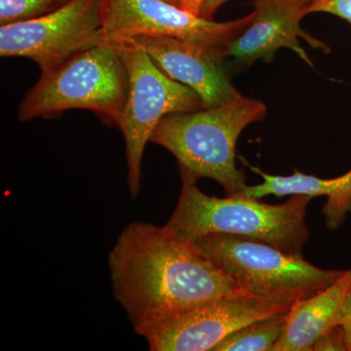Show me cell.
I'll return each mask as SVG.
<instances>
[{
    "instance_id": "cell-1",
    "label": "cell",
    "mask_w": 351,
    "mask_h": 351,
    "mask_svg": "<svg viewBox=\"0 0 351 351\" xmlns=\"http://www.w3.org/2000/svg\"><path fill=\"white\" fill-rule=\"evenodd\" d=\"M112 295L135 332L193 307L250 294L193 240L166 226L128 223L108 255Z\"/></svg>"
},
{
    "instance_id": "cell-2",
    "label": "cell",
    "mask_w": 351,
    "mask_h": 351,
    "mask_svg": "<svg viewBox=\"0 0 351 351\" xmlns=\"http://www.w3.org/2000/svg\"><path fill=\"white\" fill-rule=\"evenodd\" d=\"M267 113L263 101L242 96L237 100L196 112L173 113L159 122L151 142L177 159L182 182L203 178L219 182L226 195H239L246 176L235 164L240 134Z\"/></svg>"
},
{
    "instance_id": "cell-3",
    "label": "cell",
    "mask_w": 351,
    "mask_h": 351,
    "mask_svg": "<svg viewBox=\"0 0 351 351\" xmlns=\"http://www.w3.org/2000/svg\"><path fill=\"white\" fill-rule=\"evenodd\" d=\"M311 199L295 195L282 204L271 205L242 193L223 198L208 195L195 182H182L177 206L165 226L191 240L223 233L302 255L311 237L306 216Z\"/></svg>"
},
{
    "instance_id": "cell-4",
    "label": "cell",
    "mask_w": 351,
    "mask_h": 351,
    "mask_svg": "<svg viewBox=\"0 0 351 351\" xmlns=\"http://www.w3.org/2000/svg\"><path fill=\"white\" fill-rule=\"evenodd\" d=\"M127 94L128 73L119 45L103 43L43 73L21 103L19 119L29 121L83 108L117 126Z\"/></svg>"
},
{
    "instance_id": "cell-5",
    "label": "cell",
    "mask_w": 351,
    "mask_h": 351,
    "mask_svg": "<svg viewBox=\"0 0 351 351\" xmlns=\"http://www.w3.org/2000/svg\"><path fill=\"white\" fill-rule=\"evenodd\" d=\"M250 294L297 302L331 285L346 270L324 269L272 245L213 233L193 240Z\"/></svg>"
},
{
    "instance_id": "cell-6",
    "label": "cell",
    "mask_w": 351,
    "mask_h": 351,
    "mask_svg": "<svg viewBox=\"0 0 351 351\" xmlns=\"http://www.w3.org/2000/svg\"><path fill=\"white\" fill-rule=\"evenodd\" d=\"M115 44L128 73V94L117 126L125 140L127 182L135 199L141 191L145 145L160 120L173 113L196 112L205 107L199 95L165 75L142 46L135 41Z\"/></svg>"
},
{
    "instance_id": "cell-7",
    "label": "cell",
    "mask_w": 351,
    "mask_h": 351,
    "mask_svg": "<svg viewBox=\"0 0 351 351\" xmlns=\"http://www.w3.org/2000/svg\"><path fill=\"white\" fill-rule=\"evenodd\" d=\"M103 43L101 0H68L43 16L0 27L1 57L29 58L43 73Z\"/></svg>"
},
{
    "instance_id": "cell-8",
    "label": "cell",
    "mask_w": 351,
    "mask_h": 351,
    "mask_svg": "<svg viewBox=\"0 0 351 351\" xmlns=\"http://www.w3.org/2000/svg\"><path fill=\"white\" fill-rule=\"evenodd\" d=\"M295 302L242 294L221 298L157 323L142 335L152 351H213L254 321L289 311Z\"/></svg>"
},
{
    "instance_id": "cell-9",
    "label": "cell",
    "mask_w": 351,
    "mask_h": 351,
    "mask_svg": "<svg viewBox=\"0 0 351 351\" xmlns=\"http://www.w3.org/2000/svg\"><path fill=\"white\" fill-rule=\"evenodd\" d=\"M106 43H124L138 36H168L228 45L253 21L254 13L230 22L203 19L166 0H101Z\"/></svg>"
},
{
    "instance_id": "cell-10",
    "label": "cell",
    "mask_w": 351,
    "mask_h": 351,
    "mask_svg": "<svg viewBox=\"0 0 351 351\" xmlns=\"http://www.w3.org/2000/svg\"><path fill=\"white\" fill-rule=\"evenodd\" d=\"M154 64L165 75L199 95L205 108L241 98L223 66L226 45H214L168 36H138Z\"/></svg>"
},
{
    "instance_id": "cell-11",
    "label": "cell",
    "mask_w": 351,
    "mask_h": 351,
    "mask_svg": "<svg viewBox=\"0 0 351 351\" xmlns=\"http://www.w3.org/2000/svg\"><path fill=\"white\" fill-rule=\"evenodd\" d=\"M313 0H255L254 18L243 34L226 45V55L239 66H247L258 60L269 62L276 51L288 48L304 63L313 66L300 39L314 50L330 51L329 46L304 31L302 18L308 14Z\"/></svg>"
},
{
    "instance_id": "cell-12",
    "label": "cell",
    "mask_w": 351,
    "mask_h": 351,
    "mask_svg": "<svg viewBox=\"0 0 351 351\" xmlns=\"http://www.w3.org/2000/svg\"><path fill=\"white\" fill-rule=\"evenodd\" d=\"M351 290V269L324 290L295 302L287 325L272 351H313L314 343L339 325L346 295Z\"/></svg>"
},
{
    "instance_id": "cell-13",
    "label": "cell",
    "mask_w": 351,
    "mask_h": 351,
    "mask_svg": "<svg viewBox=\"0 0 351 351\" xmlns=\"http://www.w3.org/2000/svg\"><path fill=\"white\" fill-rule=\"evenodd\" d=\"M242 161L263 180L262 184L257 186H245L241 193L245 196L258 199L267 195L278 198L295 195L311 198L326 196L328 200L323 208V214L330 230H336L345 221L346 215L351 213V170L334 179H321L295 169L290 176H274L252 166L243 158Z\"/></svg>"
},
{
    "instance_id": "cell-14",
    "label": "cell",
    "mask_w": 351,
    "mask_h": 351,
    "mask_svg": "<svg viewBox=\"0 0 351 351\" xmlns=\"http://www.w3.org/2000/svg\"><path fill=\"white\" fill-rule=\"evenodd\" d=\"M289 311L240 328L215 346L213 351H272L285 331Z\"/></svg>"
},
{
    "instance_id": "cell-15",
    "label": "cell",
    "mask_w": 351,
    "mask_h": 351,
    "mask_svg": "<svg viewBox=\"0 0 351 351\" xmlns=\"http://www.w3.org/2000/svg\"><path fill=\"white\" fill-rule=\"evenodd\" d=\"M64 3L63 0H0V23L8 25L34 19Z\"/></svg>"
},
{
    "instance_id": "cell-16",
    "label": "cell",
    "mask_w": 351,
    "mask_h": 351,
    "mask_svg": "<svg viewBox=\"0 0 351 351\" xmlns=\"http://www.w3.org/2000/svg\"><path fill=\"white\" fill-rule=\"evenodd\" d=\"M307 11L332 14L351 25V0H313Z\"/></svg>"
},
{
    "instance_id": "cell-17",
    "label": "cell",
    "mask_w": 351,
    "mask_h": 351,
    "mask_svg": "<svg viewBox=\"0 0 351 351\" xmlns=\"http://www.w3.org/2000/svg\"><path fill=\"white\" fill-rule=\"evenodd\" d=\"M313 351H346L345 335L339 325L325 332L314 343Z\"/></svg>"
},
{
    "instance_id": "cell-18",
    "label": "cell",
    "mask_w": 351,
    "mask_h": 351,
    "mask_svg": "<svg viewBox=\"0 0 351 351\" xmlns=\"http://www.w3.org/2000/svg\"><path fill=\"white\" fill-rule=\"evenodd\" d=\"M339 325L345 335L346 351H351V290L346 295L339 316Z\"/></svg>"
},
{
    "instance_id": "cell-19",
    "label": "cell",
    "mask_w": 351,
    "mask_h": 351,
    "mask_svg": "<svg viewBox=\"0 0 351 351\" xmlns=\"http://www.w3.org/2000/svg\"><path fill=\"white\" fill-rule=\"evenodd\" d=\"M228 0H207L201 9L200 17L203 19L212 20L215 12L218 10L219 7L223 5Z\"/></svg>"
},
{
    "instance_id": "cell-20",
    "label": "cell",
    "mask_w": 351,
    "mask_h": 351,
    "mask_svg": "<svg viewBox=\"0 0 351 351\" xmlns=\"http://www.w3.org/2000/svg\"><path fill=\"white\" fill-rule=\"evenodd\" d=\"M206 1L207 0H182L181 8L196 16H199L201 9Z\"/></svg>"
},
{
    "instance_id": "cell-21",
    "label": "cell",
    "mask_w": 351,
    "mask_h": 351,
    "mask_svg": "<svg viewBox=\"0 0 351 351\" xmlns=\"http://www.w3.org/2000/svg\"><path fill=\"white\" fill-rule=\"evenodd\" d=\"M166 1L175 4V5L181 7L182 0H166Z\"/></svg>"
},
{
    "instance_id": "cell-22",
    "label": "cell",
    "mask_w": 351,
    "mask_h": 351,
    "mask_svg": "<svg viewBox=\"0 0 351 351\" xmlns=\"http://www.w3.org/2000/svg\"><path fill=\"white\" fill-rule=\"evenodd\" d=\"M63 1H64V2H66V1H68V0H63Z\"/></svg>"
}]
</instances>
